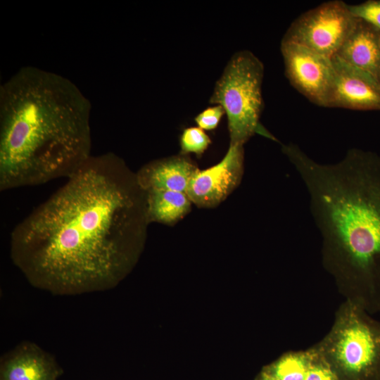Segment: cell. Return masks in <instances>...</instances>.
I'll return each instance as SVG.
<instances>
[{"label":"cell","mask_w":380,"mask_h":380,"mask_svg":"<svg viewBox=\"0 0 380 380\" xmlns=\"http://www.w3.org/2000/svg\"><path fill=\"white\" fill-rule=\"evenodd\" d=\"M147 223L136 175L113 153L91 155L14 227L10 256L30 285L53 295L105 291L137 263Z\"/></svg>","instance_id":"6da1fadb"},{"label":"cell","mask_w":380,"mask_h":380,"mask_svg":"<svg viewBox=\"0 0 380 380\" xmlns=\"http://www.w3.org/2000/svg\"><path fill=\"white\" fill-rule=\"evenodd\" d=\"M281 151L308 191L325 269L346 300L380 312V156L354 148L322 164L293 143Z\"/></svg>","instance_id":"7a4b0ae2"},{"label":"cell","mask_w":380,"mask_h":380,"mask_svg":"<svg viewBox=\"0 0 380 380\" xmlns=\"http://www.w3.org/2000/svg\"><path fill=\"white\" fill-rule=\"evenodd\" d=\"M91 103L53 72L21 68L0 87V190L72 175L91 156Z\"/></svg>","instance_id":"3957f363"},{"label":"cell","mask_w":380,"mask_h":380,"mask_svg":"<svg viewBox=\"0 0 380 380\" xmlns=\"http://www.w3.org/2000/svg\"><path fill=\"white\" fill-rule=\"evenodd\" d=\"M338 380H380V321L349 300L314 345Z\"/></svg>","instance_id":"277c9868"},{"label":"cell","mask_w":380,"mask_h":380,"mask_svg":"<svg viewBox=\"0 0 380 380\" xmlns=\"http://www.w3.org/2000/svg\"><path fill=\"white\" fill-rule=\"evenodd\" d=\"M264 65L248 50L232 55L217 80L209 103L220 105L227 118L229 145H242L255 134L273 138L260 125Z\"/></svg>","instance_id":"5b68a950"},{"label":"cell","mask_w":380,"mask_h":380,"mask_svg":"<svg viewBox=\"0 0 380 380\" xmlns=\"http://www.w3.org/2000/svg\"><path fill=\"white\" fill-rule=\"evenodd\" d=\"M348 5L341 1L325 2L296 20L283 39L332 58L355 27Z\"/></svg>","instance_id":"8992f818"},{"label":"cell","mask_w":380,"mask_h":380,"mask_svg":"<svg viewBox=\"0 0 380 380\" xmlns=\"http://www.w3.org/2000/svg\"><path fill=\"white\" fill-rule=\"evenodd\" d=\"M281 51L291 83L313 103L329 107L334 81L331 58L284 39Z\"/></svg>","instance_id":"52a82bcc"},{"label":"cell","mask_w":380,"mask_h":380,"mask_svg":"<svg viewBox=\"0 0 380 380\" xmlns=\"http://www.w3.org/2000/svg\"><path fill=\"white\" fill-rule=\"evenodd\" d=\"M243 170L242 145H229L224 158L205 170H196L186 194L200 207H213L224 201L239 184Z\"/></svg>","instance_id":"ba28073f"},{"label":"cell","mask_w":380,"mask_h":380,"mask_svg":"<svg viewBox=\"0 0 380 380\" xmlns=\"http://www.w3.org/2000/svg\"><path fill=\"white\" fill-rule=\"evenodd\" d=\"M331 61L334 81L329 107L380 109V82L337 55Z\"/></svg>","instance_id":"9c48e42d"},{"label":"cell","mask_w":380,"mask_h":380,"mask_svg":"<svg viewBox=\"0 0 380 380\" xmlns=\"http://www.w3.org/2000/svg\"><path fill=\"white\" fill-rule=\"evenodd\" d=\"M61 373L52 355L36 343L24 341L4 356L0 380H56Z\"/></svg>","instance_id":"30bf717a"},{"label":"cell","mask_w":380,"mask_h":380,"mask_svg":"<svg viewBox=\"0 0 380 380\" xmlns=\"http://www.w3.org/2000/svg\"><path fill=\"white\" fill-rule=\"evenodd\" d=\"M197 168L186 158L175 156L153 161L136 174L142 192L167 190L186 193L191 178Z\"/></svg>","instance_id":"8fae6325"},{"label":"cell","mask_w":380,"mask_h":380,"mask_svg":"<svg viewBox=\"0 0 380 380\" xmlns=\"http://www.w3.org/2000/svg\"><path fill=\"white\" fill-rule=\"evenodd\" d=\"M336 55L380 82L379 35L362 20H358Z\"/></svg>","instance_id":"7c38bea8"},{"label":"cell","mask_w":380,"mask_h":380,"mask_svg":"<svg viewBox=\"0 0 380 380\" xmlns=\"http://www.w3.org/2000/svg\"><path fill=\"white\" fill-rule=\"evenodd\" d=\"M142 194L148 222H175L184 216L191 208V201L186 193L151 190L142 192Z\"/></svg>","instance_id":"4fadbf2b"},{"label":"cell","mask_w":380,"mask_h":380,"mask_svg":"<svg viewBox=\"0 0 380 380\" xmlns=\"http://www.w3.org/2000/svg\"><path fill=\"white\" fill-rule=\"evenodd\" d=\"M310 357V348L290 351L265 367L277 380H304Z\"/></svg>","instance_id":"5bb4252c"},{"label":"cell","mask_w":380,"mask_h":380,"mask_svg":"<svg viewBox=\"0 0 380 380\" xmlns=\"http://www.w3.org/2000/svg\"><path fill=\"white\" fill-rule=\"evenodd\" d=\"M179 143L183 154L193 153L200 156L208 148L211 140L203 129L198 127H191L184 129Z\"/></svg>","instance_id":"9a60e30c"},{"label":"cell","mask_w":380,"mask_h":380,"mask_svg":"<svg viewBox=\"0 0 380 380\" xmlns=\"http://www.w3.org/2000/svg\"><path fill=\"white\" fill-rule=\"evenodd\" d=\"M309 348L310 357L304 380H338L315 346Z\"/></svg>","instance_id":"2e32d148"},{"label":"cell","mask_w":380,"mask_h":380,"mask_svg":"<svg viewBox=\"0 0 380 380\" xmlns=\"http://www.w3.org/2000/svg\"><path fill=\"white\" fill-rule=\"evenodd\" d=\"M348 9L354 18L367 23L380 32V1L348 5Z\"/></svg>","instance_id":"e0dca14e"},{"label":"cell","mask_w":380,"mask_h":380,"mask_svg":"<svg viewBox=\"0 0 380 380\" xmlns=\"http://www.w3.org/2000/svg\"><path fill=\"white\" fill-rule=\"evenodd\" d=\"M225 111L220 105H213L199 113L194 118L197 127L203 130L217 128Z\"/></svg>","instance_id":"ac0fdd59"},{"label":"cell","mask_w":380,"mask_h":380,"mask_svg":"<svg viewBox=\"0 0 380 380\" xmlns=\"http://www.w3.org/2000/svg\"><path fill=\"white\" fill-rule=\"evenodd\" d=\"M255 380H277L276 378L265 368L260 372Z\"/></svg>","instance_id":"d6986e66"},{"label":"cell","mask_w":380,"mask_h":380,"mask_svg":"<svg viewBox=\"0 0 380 380\" xmlns=\"http://www.w3.org/2000/svg\"><path fill=\"white\" fill-rule=\"evenodd\" d=\"M380 33V32H379ZM379 47H380V34H379Z\"/></svg>","instance_id":"ffe728a7"}]
</instances>
